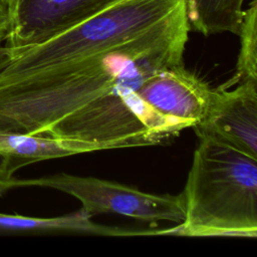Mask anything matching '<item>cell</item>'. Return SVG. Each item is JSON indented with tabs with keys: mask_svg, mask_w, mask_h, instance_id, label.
<instances>
[{
	"mask_svg": "<svg viewBox=\"0 0 257 257\" xmlns=\"http://www.w3.org/2000/svg\"><path fill=\"white\" fill-rule=\"evenodd\" d=\"M190 30L184 3L154 28L112 49L1 85L0 133L44 135L124 78L183 64Z\"/></svg>",
	"mask_w": 257,
	"mask_h": 257,
	"instance_id": "obj_1",
	"label": "cell"
},
{
	"mask_svg": "<svg viewBox=\"0 0 257 257\" xmlns=\"http://www.w3.org/2000/svg\"><path fill=\"white\" fill-rule=\"evenodd\" d=\"M184 191V219L166 235L257 236V159L204 134Z\"/></svg>",
	"mask_w": 257,
	"mask_h": 257,
	"instance_id": "obj_2",
	"label": "cell"
},
{
	"mask_svg": "<svg viewBox=\"0 0 257 257\" xmlns=\"http://www.w3.org/2000/svg\"><path fill=\"white\" fill-rule=\"evenodd\" d=\"M186 2L116 0L44 42L16 50L0 48V86L112 49L154 28Z\"/></svg>",
	"mask_w": 257,
	"mask_h": 257,
	"instance_id": "obj_3",
	"label": "cell"
},
{
	"mask_svg": "<svg viewBox=\"0 0 257 257\" xmlns=\"http://www.w3.org/2000/svg\"><path fill=\"white\" fill-rule=\"evenodd\" d=\"M17 187H45L63 192L76 198L81 203L80 210L90 218L112 213L155 225L179 224L184 219L181 194L157 195L93 177L59 173L38 179H16Z\"/></svg>",
	"mask_w": 257,
	"mask_h": 257,
	"instance_id": "obj_4",
	"label": "cell"
},
{
	"mask_svg": "<svg viewBox=\"0 0 257 257\" xmlns=\"http://www.w3.org/2000/svg\"><path fill=\"white\" fill-rule=\"evenodd\" d=\"M212 89L184 64H178L152 73L137 89V95L155 114L187 128L205 116Z\"/></svg>",
	"mask_w": 257,
	"mask_h": 257,
	"instance_id": "obj_5",
	"label": "cell"
},
{
	"mask_svg": "<svg viewBox=\"0 0 257 257\" xmlns=\"http://www.w3.org/2000/svg\"><path fill=\"white\" fill-rule=\"evenodd\" d=\"M116 0H21L11 13L4 49L39 44L100 12Z\"/></svg>",
	"mask_w": 257,
	"mask_h": 257,
	"instance_id": "obj_6",
	"label": "cell"
},
{
	"mask_svg": "<svg viewBox=\"0 0 257 257\" xmlns=\"http://www.w3.org/2000/svg\"><path fill=\"white\" fill-rule=\"evenodd\" d=\"M193 128L257 159V80L213 88L206 114Z\"/></svg>",
	"mask_w": 257,
	"mask_h": 257,
	"instance_id": "obj_7",
	"label": "cell"
},
{
	"mask_svg": "<svg viewBox=\"0 0 257 257\" xmlns=\"http://www.w3.org/2000/svg\"><path fill=\"white\" fill-rule=\"evenodd\" d=\"M100 151L94 144L44 135L0 133V154L17 161L22 167L32 163Z\"/></svg>",
	"mask_w": 257,
	"mask_h": 257,
	"instance_id": "obj_8",
	"label": "cell"
},
{
	"mask_svg": "<svg viewBox=\"0 0 257 257\" xmlns=\"http://www.w3.org/2000/svg\"><path fill=\"white\" fill-rule=\"evenodd\" d=\"M77 232L102 236H138L147 235L148 230H131L97 224L81 210L73 214L52 217H30L0 213V232L42 233V232Z\"/></svg>",
	"mask_w": 257,
	"mask_h": 257,
	"instance_id": "obj_9",
	"label": "cell"
},
{
	"mask_svg": "<svg viewBox=\"0 0 257 257\" xmlns=\"http://www.w3.org/2000/svg\"><path fill=\"white\" fill-rule=\"evenodd\" d=\"M190 28L209 36L230 32L238 34L245 0H186Z\"/></svg>",
	"mask_w": 257,
	"mask_h": 257,
	"instance_id": "obj_10",
	"label": "cell"
},
{
	"mask_svg": "<svg viewBox=\"0 0 257 257\" xmlns=\"http://www.w3.org/2000/svg\"><path fill=\"white\" fill-rule=\"evenodd\" d=\"M244 10L238 32L240 50L236 63V73L227 82L220 85L230 88L234 84L247 80H257V0H251Z\"/></svg>",
	"mask_w": 257,
	"mask_h": 257,
	"instance_id": "obj_11",
	"label": "cell"
},
{
	"mask_svg": "<svg viewBox=\"0 0 257 257\" xmlns=\"http://www.w3.org/2000/svg\"><path fill=\"white\" fill-rule=\"evenodd\" d=\"M20 168H22L20 163L0 154V196L8 190L16 188V178L13 175Z\"/></svg>",
	"mask_w": 257,
	"mask_h": 257,
	"instance_id": "obj_12",
	"label": "cell"
},
{
	"mask_svg": "<svg viewBox=\"0 0 257 257\" xmlns=\"http://www.w3.org/2000/svg\"><path fill=\"white\" fill-rule=\"evenodd\" d=\"M11 23V15L7 4L4 0H0V44L4 42L9 34Z\"/></svg>",
	"mask_w": 257,
	"mask_h": 257,
	"instance_id": "obj_13",
	"label": "cell"
},
{
	"mask_svg": "<svg viewBox=\"0 0 257 257\" xmlns=\"http://www.w3.org/2000/svg\"><path fill=\"white\" fill-rule=\"evenodd\" d=\"M21 0H4V2L7 4L8 8H9V11H10V15L11 13L15 10V8L17 7V5L19 4Z\"/></svg>",
	"mask_w": 257,
	"mask_h": 257,
	"instance_id": "obj_14",
	"label": "cell"
}]
</instances>
